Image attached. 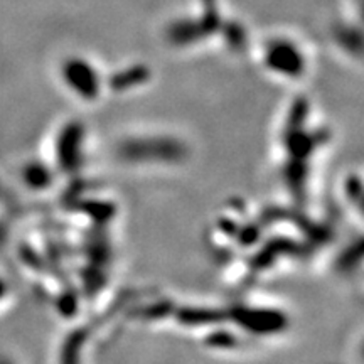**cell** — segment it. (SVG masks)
<instances>
[{"instance_id": "obj_2", "label": "cell", "mask_w": 364, "mask_h": 364, "mask_svg": "<svg viewBox=\"0 0 364 364\" xmlns=\"http://www.w3.org/2000/svg\"><path fill=\"white\" fill-rule=\"evenodd\" d=\"M267 66L272 71L285 76H300L306 70V59L302 53L289 41H277L270 44L265 54Z\"/></svg>"}, {"instance_id": "obj_4", "label": "cell", "mask_w": 364, "mask_h": 364, "mask_svg": "<svg viewBox=\"0 0 364 364\" xmlns=\"http://www.w3.org/2000/svg\"><path fill=\"white\" fill-rule=\"evenodd\" d=\"M147 78H149L147 68L134 66V68H130V70L117 73V75L112 78V86L117 90H125V88H130V86H134V85L144 83Z\"/></svg>"}, {"instance_id": "obj_3", "label": "cell", "mask_w": 364, "mask_h": 364, "mask_svg": "<svg viewBox=\"0 0 364 364\" xmlns=\"http://www.w3.org/2000/svg\"><path fill=\"white\" fill-rule=\"evenodd\" d=\"M63 78L80 97L93 98L97 97L100 81L97 71L85 59L73 58L63 65Z\"/></svg>"}, {"instance_id": "obj_1", "label": "cell", "mask_w": 364, "mask_h": 364, "mask_svg": "<svg viewBox=\"0 0 364 364\" xmlns=\"http://www.w3.org/2000/svg\"><path fill=\"white\" fill-rule=\"evenodd\" d=\"M220 26L221 19H213L201 14L199 17H188L172 22L167 29V38L176 46H189L213 36L220 31Z\"/></svg>"}, {"instance_id": "obj_6", "label": "cell", "mask_w": 364, "mask_h": 364, "mask_svg": "<svg viewBox=\"0 0 364 364\" xmlns=\"http://www.w3.org/2000/svg\"><path fill=\"white\" fill-rule=\"evenodd\" d=\"M201 7H203V16L213 17V19H221L218 0H201Z\"/></svg>"}, {"instance_id": "obj_5", "label": "cell", "mask_w": 364, "mask_h": 364, "mask_svg": "<svg viewBox=\"0 0 364 364\" xmlns=\"http://www.w3.org/2000/svg\"><path fill=\"white\" fill-rule=\"evenodd\" d=\"M223 36H225L228 46H231V48H241L245 43H247V34H245V29L243 26L238 24V22L235 21H230V22H225L220 26Z\"/></svg>"}]
</instances>
